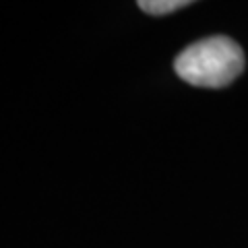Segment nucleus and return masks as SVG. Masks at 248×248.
<instances>
[{"label": "nucleus", "mask_w": 248, "mask_h": 248, "mask_svg": "<svg viewBox=\"0 0 248 248\" xmlns=\"http://www.w3.org/2000/svg\"><path fill=\"white\" fill-rule=\"evenodd\" d=\"M176 75L195 87L221 89L244 71L242 48L226 35L205 37L184 48L174 60Z\"/></svg>", "instance_id": "nucleus-1"}, {"label": "nucleus", "mask_w": 248, "mask_h": 248, "mask_svg": "<svg viewBox=\"0 0 248 248\" xmlns=\"http://www.w3.org/2000/svg\"><path fill=\"white\" fill-rule=\"evenodd\" d=\"M190 2L188 0H143V2H139V9L149 13V15H170L178 9H184V6H188Z\"/></svg>", "instance_id": "nucleus-2"}]
</instances>
